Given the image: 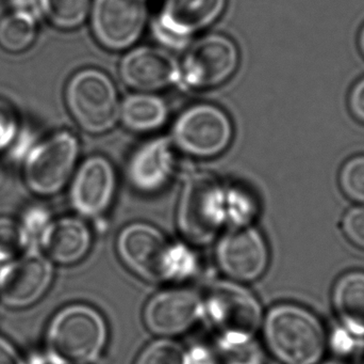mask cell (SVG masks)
<instances>
[{
  "label": "cell",
  "instance_id": "cell-1",
  "mask_svg": "<svg viewBox=\"0 0 364 364\" xmlns=\"http://www.w3.org/2000/svg\"><path fill=\"white\" fill-rule=\"evenodd\" d=\"M117 251L124 265L146 281L186 279L196 267L188 248L170 243L161 231L145 222L128 224L119 232Z\"/></svg>",
  "mask_w": 364,
  "mask_h": 364
},
{
  "label": "cell",
  "instance_id": "cell-2",
  "mask_svg": "<svg viewBox=\"0 0 364 364\" xmlns=\"http://www.w3.org/2000/svg\"><path fill=\"white\" fill-rule=\"evenodd\" d=\"M108 325L102 314L85 303H72L58 311L46 331L51 364H91L104 352Z\"/></svg>",
  "mask_w": 364,
  "mask_h": 364
},
{
  "label": "cell",
  "instance_id": "cell-3",
  "mask_svg": "<svg viewBox=\"0 0 364 364\" xmlns=\"http://www.w3.org/2000/svg\"><path fill=\"white\" fill-rule=\"evenodd\" d=\"M264 338L269 352L284 364H316L326 350L322 323L294 303H280L269 310Z\"/></svg>",
  "mask_w": 364,
  "mask_h": 364
},
{
  "label": "cell",
  "instance_id": "cell-4",
  "mask_svg": "<svg viewBox=\"0 0 364 364\" xmlns=\"http://www.w3.org/2000/svg\"><path fill=\"white\" fill-rule=\"evenodd\" d=\"M226 186L207 171H193L182 185L177 224L182 236L193 245L212 243L227 222Z\"/></svg>",
  "mask_w": 364,
  "mask_h": 364
},
{
  "label": "cell",
  "instance_id": "cell-5",
  "mask_svg": "<svg viewBox=\"0 0 364 364\" xmlns=\"http://www.w3.org/2000/svg\"><path fill=\"white\" fill-rule=\"evenodd\" d=\"M203 314L218 333V345L252 341L262 322V308L250 291L232 281H215L203 298Z\"/></svg>",
  "mask_w": 364,
  "mask_h": 364
},
{
  "label": "cell",
  "instance_id": "cell-6",
  "mask_svg": "<svg viewBox=\"0 0 364 364\" xmlns=\"http://www.w3.org/2000/svg\"><path fill=\"white\" fill-rule=\"evenodd\" d=\"M65 100L73 119L89 134L112 130L121 113L115 83L97 68H85L73 75L66 85Z\"/></svg>",
  "mask_w": 364,
  "mask_h": 364
},
{
  "label": "cell",
  "instance_id": "cell-7",
  "mask_svg": "<svg viewBox=\"0 0 364 364\" xmlns=\"http://www.w3.org/2000/svg\"><path fill=\"white\" fill-rule=\"evenodd\" d=\"M232 122L215 105H193L183 111L173 126L172 141L181 153L197 158L222 154L232 140Z\"/></svg>",
  "mask_w": 364,
  "mask_h": 364
},
{
  "label": "cell",
  "instance_id": "cell-8",
  "mask_svg": "<svg viewBox=\"0 0 364 364\" xmlns=\"http://www.w3.org/2000/svg\"><path fill=\"white\" fill-rule=\"evenodd\" d=\"M79 157V141L73 132L61 130L36 145L25 162L28 187L38 196L48 197L63 189Z\"/></svg>",
  "mask_w": 364,
  "mask_h": 364
},
{
  "label": "cell",
  "instance_id": "cell-9",
  "mask_svg": "<svg viewBox=\"0 0 364 364\" xmlns=\"http://www.w3.org/2000/svg\"><path fill=\"white\" fill-rule=\"evenodd\" d=\"M239 63V48L230 38L220 33L207 34L184 56L181 81L193 89L218 87L233 76Z\"/></svg>",
  "mask_w": 364,
  "mask_h": 364
},
{
  "label": "cell",
  "instance_id": "cell-10",
  "mask_svg": "<svg viewBox=\"0 0 364 364\" xmlns=\"http://www.w3.org/2000/svg\"><path fill=\"white\" fill-rule=\"evenodd\" d=\"M53 262L38 248L30 247L0 267V301L23 309L38 303L50 288Z\"/></svg>",
  "mask_w": 364,
  "mask_h": 364
},
{
  "label": "cell",
  "instance_id": "cell-11",
  "mask_svg": "<svg viewBox=\"0 0 364 364\" xmlns=\"http://www.w3.org/2000/svg\"><path fill=\"white\" fill-rule=\"evenodd\" d=\"M149 17L147 0H94L91 26L105 48L123 51L144 31Z\"/></svg>",
  "mask_w": 364,
  "mask_h": 364
},
{
  "label": "cell",
  "instance_id": "cell-12",
  "mask_svg": "<svg viewBox=\"0 0 364 364\" xmlns=\"http://www.w3.org/2000/svg\"><path fill=\"white\" fill-rule=\"evenodd\" d=\"M216 262L220 271L235 281L252 282L269 266L267 241L252 226L233 227L216 245Z\"/></svg>",
  "mask_w": 364,
  "mask_h": 364
},
{
  "label": "cell",
  "instance_id": "cell-13",
  "mask_svg": "<svg viewBox=\"0 0 364 364\" xmlns=\"http://www.w3.org/2000/svg\"><path fill=\"white\" fill-rule=\"evenodd\" d=\"M203 314V298L188 288H171L154 295L143 311L145 326L160 337L186 333Z\"/></svg>",
  "mask_w": 364,
  "mask_h": 364
},
{
  "label": "cell",
  "instance_id": "cell-14",
  "mask_svg": "<svg viewBox=\"0 0 364 364\" xmlns=\"http://www.w3.org/2000/svg\"><path fill=\"white\" fill-rule=\"evenodd\" d=\"M115 188L117 175L113 165L104 156H91L75 175L70 202L83 217H98L112 204Z\"/></svg>",
  "mask_w": 364,
  "mask_h": 364
},
{
  "label": "cell",
  "instance_id": "cell-15",
  "mask_svg": "<svg viewBox=\"0 0 364 364\" xmlns=\"http://www.w3.org/2000/svg\"><path fill=\"white\" fill-rule=\"evenodd\" d=\"M178 153L166 137L141 145L130 158L127 177L132 187L143 194H155L170 184L178 169Z\"/></svg>",
  "mask_w": 364,
  "mask_h": 364
},
{
  "label": "cell",
  "instance_id": "cell-16",
  "mask_svg": "<svg viewBox=\"0 0 364 364\" xmlns=\"http://www.w3.org/2000/svg\"><path fill=\"white\" fill-rule=\"evenodd\" d=\"M227 0H164L157 32L170 44H179L211 26L226 8Z\"/></svg>",
  "mask_w": 364,
  "mask_h": 364
},
{
  "label": "cell",
  "instance_id": "cell-17",
  "mask_svg": "<svg viewBox=\"0 0 364 364\" xmlns=\"http://www.w3.org/2000/svg\"><path fill=\"white\" fill-rule=\"evenodd\" d=\"M126 85L140 92L164 89L181 81V66L164 49L141 46L132 49L119 66Z\"/></svg>",
  "mask_w": 364,
  "mask_h": 364
},
{
  "label": "cell",
  "instance_id": "cell-18",
  "mask_svg": "<svg viewBox=\"0 0 364 364\" xmlns=\"http://www.w3.org/2000/svg\"><path fill=\"white\" fill-rule=\"evenodd\" d=\"M40 243L51 262L74 265L89 254L92 233L83 220L63 217L48 224L40 237Z\"/></svg>",
  "mask_w": 364,
  "mask_h": 364
},
{
  "label": "cell",
  "instance_id": "cell-19",
  "mask_svg": "<svg viewBox=\"0 0 364 364\" xmlns=\"http://www.w3.org/2000/svg\"><path fill=\"white\" fill-rule=\"evenodd\" d=\"M336 313L348 333L364 338V271L344 274L333 292Z\"/></svg>",
  "mask_w": 364,
  "mask_h": 364
},
{
  "label": "cell",
  "instance_id": "cell-20",
  "mask_svg": "<svg viewBox=\"0 0 364 364\" xmlns=\"http://www.w3.org/2000/svg\"><path fill=\"white\" fill-rule=\"evenodd\" d=\"M126 128L136 132H153L166 124L168 109L164 100L146 92L132 94L121 104L119 113Z\"/></svg>",
  "mask_w": 364,
  "mask_h": 364
},
{
  "label": "cell",
  "instance_id": "cell-21",
  "mask_svg": "<svg viewBox=\"0 0 364 364\" xmlns=\"http://www.w3.org/2000/svg\"><path fill=\"white\" fill-rule=\"evenodd\" d=\"M36 36V21L26 11H13L0 19V47L8 53L27 51Z\"/></svg>",
  "mask_w": 364,
  "mask_h": 364
},
{
  "label": "cell",
  "instance_id": "cell-22",
  "mask_svg": "<svg viewBox=\"0 0 364 364\" xmlns=\"http://www.w3.org/2000/svg\"><path fill=\"white\" fill-rule=\"evenodd\" d=\"M91 0H40L38 10L60 29H74L89 14Z\"/></svg>",
  "mask_w": 364,
  "mask_h": 364
},
{
  "label": "cell",
  "instance_id": "cell-23",
  "mask_svg": "<svg viewBox=\"0 0 364 364\" xmlns=\"http://www.w3.org/2000/svg\"><path fill=\"white\" fill-rule=\"evenodd\" d=\"M21 222L11 218H0V263L10 262L32 247Z\"/></svg>",
  "mask_w": 364,
  "mask_h": 364
},
{
  "label": "cell",
  "instance_id": "cell-24",
  "mask_svg": "<svg viewBox=\"0 0 364 364\" xmlns=\"http://www.w3.org/2000/svg\"><path fill=\"white\" fill-rule=\"evenodd\" d=\"M134 364H188V352L172 340H157L140 353Z\"/></svg>",
  "mask_w": 364,
  "mask_h": 364
},
{
  "label": "cell",
  "instance_id": "cell-25",
  "mask_svg": "<svg viewBox=\"0 0 364 364\" xmlns=\"http://www.w3.org/2000/svg\"><path fill=\"white\" fill-rule=\"evenodd\" d=\"M227 222L233 227L247 226L257 214L254 197L246 190L237 187H227Z\"/></svg>",
  "mask_w": 364,
  "mask_h": 364
},
{
  "label": "cell",
  "instance_id": "cell-26",
  "mask_svg": "<svg viewBox=\"0 0 364 364\" xmlns=\"http://www.w3.org/2000/svg\"><path fill=\"white\" fill-rule=\"evenodd\" d=\"M339 183L348 198L364 205V155L346 162L340 170Z\"/></svg>",
  "mask_w": 364,
  "mask_h": 364
},
{
  "label": "cell",
  "instance_id": "cell-27",
  "mask_svg": "<svg viewBox=\"0 0 364 364\" xmlns=\"http://www.w3.org/2000/svg\"><path fill=\"white\" fill-rule=\"evenodd\" d=\"M225 364H263L264 357L258 343L252 341L232 345H218Z\"/></svg>",
  "mask_w": 364,
  "mask_h": 364
},
{
  "label": "cell",
  "instance_id": "cell-28",
  "mask_svg": "<svg viewBox=\"0 0 364 364\" xmlns=\"http://www.w3.org/2000/svg\"><path fill=\"white\" fill-rule=\"evenodd\" d=\"M51 222L53 220L47 209L42 207H32L23 213L19 222L29 237L30 241L33 244L34 241H40L43 232Z\"/></svg>",
  "mask_w": 364,
  "mask_h": 364
},
{
  "label": "cell",
  "instance_id": "cell-29",
  "mask_svg": "<svg viewBox=\"0 0 364 364\" xmlns=\"http://www.w3.org/2000/svg\"><path fill=\"white\" fill-rule=\"evenodd\" d=\"M18 130V119L12 105L0 98V151L14 140Z\"/></svg>",
  "mask_w": 364,
  "mask_h": 364
},
{
  "label": "cell",
  "instance_id": "cell-30",
  "mask_svg": "<svg viewBox=\"0 0 364 364\" xmlns=\"http://www.w3.org/2000/svg\"><path fill=\"white\" fill-rule=\"evenodd\" d=\"M343 231L352 243L364 249V207H354L346 214Z\"/></svg>",
  "mask_w": 364,
  "mask_h": 364
},
{
  "label": "cell",
  "instance_id": "cell-31",
  "mask_svg": "<svg viewBox=\"0 0 364 364\" xmlns=\"http://www.w3.org/2000/svg\"><path fill=\"white\" fill-rule=\"evenodd\" d=\"M348 107L353 115L364 123V77L353 87L348 96Z\"/></svg>",
  "mask_w": 364,
  "mask_h": 364
},
{
  "label": "cell",
  "instance_id": "cell-32",
  "mask_svg": "<svg viewBox=\"0 0 364 364\" xmlns=\"http://www.w3.org/2000/svg\"><path fill=\"white\" fill-rule=\"evenodd\" d=\"M0 364H27L18 350L2 337H0Z\"/></svg>",
  "mask_w": 364,
  "mask_h": 364
},
{
  "label": "cell",
  "instance_id": "cell-33",
  "mask_svg": "<svg viewBox=\"0 0 364 364\" xmlns=\"http://www.w3.org/2000/svg\"><path fill=\"white\" fill-rule=\"evenodd\" d=\"M188 364H216L209 350L197 348L188 353Z\"/></svg>",
  "mask_w": 364,
  "mask_h": 364
},
{
  "label": "cell",
  "instance_id": "cell-34",
  "mask_svg": "<svg viewBox=\"0 0 364 364\" xmlns=\"http://www.w3.org/2000/svg\"><path fill=\"white\" fill-rule=\"evenodd\" d=\"M13 10L26 11L33 14L34 10H38L40 0H8Z\"/></svg>",
  "mask_w": 364,
  "mask_h": 364
},
{
  "label": "cell",
  "instance_id": "cell-35",
  "mask_svg": "<svg viewBox=\"0 0 364 364\" xmlns=\"http://www.w3.org/2000/svg\"><path fill=\"white\" fill-rule=\"evenodd\" d=\"M359 48H360L361 53H363L364 56V26L363 29H361L360 33H359Z\"/></svg>",
  "mask_w": 364,
  "mask_h": 364
},
{
  "label": "cell",
  "instance_id": "cell-36",
  "mask_svg": "<svg viewBox=\"0 0 364 364\" xmlns=\"http://www.w3.org/2000/svg\"><path fill=\"white\" fill-rule=\"evenodd\" d=\"M4 171H2L1 167H0V185H1L2 181H4Z\"/></svg>",
  "mask_w": 364,
  "mask_h": 364
},
{
  "label": "cell",
  "instance_id": "cell-37",
  "mask_svg": "<svg viewBox=\"0 0 364 364\" xmlns=\"http://www.w3.org/2000/svg\"><path fill=\"white\" fill-rule=\"evenodd\" d=\"M325 364H346V363H340V361H328V363H326Z\"/></svg>",
  "mask_w": 364,
  "mask_h": 364
},
{
  "label": "cell",
  "instance_id": "cell-38",
  "mask_svg": "<svg viewBox=\"0 0 364 364\" xmlns=\"http://www.w3.org/2000/svg\"><path fill=\"white\" fill-rule=\"evenodd\" d=\"M51 364V363H50Z\"/></svg>",
  "mask_w": 364,
  "mask_h": 364
}]
</instances>
